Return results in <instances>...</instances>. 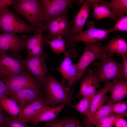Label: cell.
Masks as SVG:
<instances>
[{"mask_svg":"<svg viewBox=\"0 0 127 127\" xmlns=\"http://www.w3.org/2000/svg\"><path fill=\"white\" fill-rule=\"evenodd\" d=\"M65 81L63 79L60 82L51 75L47 76L43 87L49 107L60 104H65L70 107L71 105L73 92L68 90Z\"/></svg>","mask_w":127,"mask_h":127,"instance_id":"cell-1","label":"cell"},{"mask_svg":"<svg viewBox=\"0 0 127 127\" xmlns=\"http://www.w3.org/2000/svg\"><path fill=\"white\" fill-rule=\"evenodd\" d=\"M9 6L25 19L31 26L42 29L44 17L40 0H14Z\"/></svg>","mask_w":127,"mask_h":127,"instance_id":"cell-2","label":"cell"},{"mask_svg":"<svg viewBox=\"0 0 127 127\" xmlns=\"http://www.w3.org/2000/svg\"><path fill=\"white\" fill-rule=\"evenodd\" d=\"M100 60L92 63V70L99 84L103 82L125 78L122 63L115 61L111 56L108 55Z\"/></svg>","mask_w":127,"mask_h":127,"instance_id":"cell-3","label":"cell"},{"mask_svg":"<svg viewBox=\"0 0 127 127\" xmlns=\"http://www.w3.org/2000/svg\"><path fill=\"white\" fill-rule=\"evenodd\" d=\"M8 5L0 8V31L2 33L36 32L39 29L26 24L17 15L10 11Z\"/></svg>","mask_w":127,"mask_h":127,"instance_id":"cell-4","label":"cell"},{"mask_svg":"<svg viewBox=\"0 0 127 127\" xmlns=\"http://www.w3.org/2000/svg\"><path fill=\"white\" fill-rule=\"evenodd\" d=\"M42 23L44 24L45 31L48 34L44 36L46 39L50 40L59 36L64 37L66 43L72 37L71 25L68 18L67 13H66L50 18H44Z\"/></svg>","mask_w":127,"mask_h":127,"instance_id":"cell-5","label":"cell"},{"mask_svg":"<svg viewBox=\"0 0 127 127\" xmlns=\"http://www.w3.org/2000/svg\"><path fill=\"white\" fill-rule=\"evenodd\" d=\"M84 43V51L78 62L76 63L77 70L76 82L81 77L91 64L96 59L101 60L107 55V51L104 46L97 41Z\"/></svg>","mask_w":127,"mask_h":127,"instance_id":"cell-6","label":"cell"},{"mask_svg":"<svg viewBox=\"0 0 127 127\" xmlns=\"http://www.w3.org/2000/svg\"><path fill=\"white\" fill-rule=\"evenodd\" d=\"M1 79L6 85L8 94L24 89L43 90L44 88L29 71L10 77Z\"/></svg>","mask_w":127,"mask_h":127,"instance_id":"cell-7","label":"cell"},{"mask_svg":"<svg viewBox=\"0 0 127 127\" xmlns=\"http://www.w3.org/2000/svg\"><path fill=\"white\" fill-rule=\"evenodd\" d=\"M87 25L88 28L87 30L71 37L66 43L67 48H74L75 43L79 42L89 43L107 39L108 34L111 32L110 28L101 29L95 28L94 22L92 21L88 22Z\"/></svg>","mask_w":127,"mask_h":127,"instance_id":"cell-8","label":"cell"},{"mask_svg":"<svg viewBox=\"0 0 127 127\" xmlns=\"http://www.w3.org/2000/svg\"><path fill=\"white\" fill-rule=\"evenodd\" d=\"M63 53L64 58L56 70L60 73L63 79L67 81V89L69 91L71 86L76 82L75 79L77 73L76 64L72 63L71 58L76 57L78 52L74 48H67Z\"/></svg>","mask_w":127,"mask_h":127,"instance_id":"cell-9","label":"cell"},{"mask_svg":"<svg viewBox=\"0 0 127 127\" xmlns=\"http://www.w3.org/2000/svg\"><path fill=\"white\" fill-rule=\"evenodd\" d=\"M22 60L13 58L4 51H0V77L9 78L27 71Z\"/></svg>","mask_w":127,"mask_h":127,"instance_id":"cell-10","label":"cell"},{"mask_svg":"<svg viewBox=\"0 0 127 127\" xmlns=\"http://www.w3.org/2000/svg\"><path fill=\"white\" fill-rule=\"evenodd\" d=\"M27 39L25 37L21 39L15 33H1L0 34V51H11V57L21 60L19 54L26 47Z\"/></svg>","mask_w":127,"mask_h":127,"instance_id":"cell-11","label":"cell"},{"mask_svg":"<svg viewBox=\"0 0 127 127\" xmlns=\"http://www.w3.org/2000/svg\"><path fill=\"white\" fill-rule=\"evenodd\" d=\"M47 56H37L22 60L25 67L43 86L48 69L45 62Z\"/></svg>","mask_w":127,"mask_h":127,"instance_id":"cell-12","label":"cell"},{"mask_svg":"<svg viewBox=\"0 0 127 127\" xmlns=\"http://www.w3.org/2000/svg\"><path fill=\"white\" fill-rule=\"evenodd\" d=\"M43 6L44 17L50 18L67 13L73 4L79 1L75 0H40Z\"/></svg>","mask_w":127,"mask_h":127,"instance_id":"cell-13","label":"cell"},{"mask_svg":"<svg viewBox=\"0 0 127 127\" xmlns=\"http://www.w3.org/2000/svg\"><path fill=\"white\" fill-rule=\"evenodd\" d=\"M49 107L46 97H42L22 108L18 117L25 123L31 122L41 111Z\"/></svg>","mask_w":127,"mask_h":127,"instance_id":"cell-14","label":"cell"},{"mask_svg":"<svg viewBox=\"0 0 127 127\" xmlns=\"http://www.w3.org/2000/svg\"><path fill=\"white\" fill-rule=\"evenodd\" d=\"M43 91L42 90L26 88L9 93L8 95L17 102L21 109L26 105L43 97Z\"/></svg>","mask_w":127,"mask_h":127,"instance_id":"cell-15","label":"cell"},{"mask_svg":"<svg viewBox=\"0 0 127 127\" xmlns=\"http://www.w3.org/2000/svg\"><path fill=\"white\" fill-rule=\"evenodd\" d=\"M111 81H107L103 87L93 96L91 100L88 115L83 119L82 124L88 121L98 109L106 102L108 97L106 95L109 92Z\"/></svg>","mask_w":127,"mask_h":127,"instance_id":"cell-16","label":"cell"},{"mask_svg":"<svg viewBox=\"0 0 127 127\" xmlns=\"http://www.w3.org/2000/svg\"><path fill=\"white\" fill-rule=\"evenodd\" d=\"M99 85L95 74L92 70H91L82 80L79 91L74 98H78L81 99L85 96L96 93L98 92L96 89Z\"/></svg>","mask_w":127,"mask_h":127,"instance_id":"cell-17","label":"cell"},{"mask_svg":"<svg viewBox=\"0 0 127 127\" xmlns=\"http://www.w3.org/2000/svg\"><path fill=\"white\" fill-rule=\"evenodd\" d=\"M110 94L107 102H115L127 97V79L124 78L111 81Z\"/></svg>","mask_w":127,"mask_h":127,"instance_id":"cell-18","label":"cell"},{"mask_svg":"<svg viewBox=\"0 0 127 127\" xmlns=\"http://www.w3.org/2000/svg\"><path fill=\"white\" fill-rule=\"evenodd\" d=\"M87 1L90 7L93 8L92 15L96 21L106 18L116 20L115 16L106 5L105 1L100 0H87Z\"/></svg>","mask_w":127,"mask_h":127,"instance_id":"cell-19","label":"cell"},{"mask_svg":"<svg viewBox=\"0 0 127 127\" xmlns=\"http://www.w3.org/2000/svg\"><path fill=\"white\" fill-rule=\"evenodd\" d=\"M90 14L89 5L87 0H84L76 16L71 22L74 24L71 29L72 36L83 31V26Z\"/></svg>","mask_w":127,"mask_h":127,"instance_id":"cell-20","label":"cell"},{"mask_svg":"<svg viewBox=\"0 0 127 127\" xmlns=\"http://www.w3.org/2000/svg\"><path fill=\"white\" fill-rule=\"evenodd\" d=\"M65 104L53 107H48L45 108L31 121L33 125L40 122L49 121L55 119L65 107Z\"/></svg>","mask_w":127,"mask_h":127,"instance_id":"cell-21","label":"cell"},{"mask_svg":"<svg viewBox=\"0 0 127 127\" xmlns=\"http://www.w3.org/2000/svg\"><path fill=\"white\" fill-rule=\"evenodd\" d=\"M107 55L112 56L115 53L121 56L127 53V43L125 38H121L117 36L110 40L104 46Z\"/></svg>","mask_w":127,"mask_h":127,"instance_id":"cell-22","label":"cell"},{"mask_svg":"<svg viewBox=\"0 0 127 127\" xmlns=\"http://www.w3.org/2000/svg\"><path fill=\"white\" fill-rule=\"evenodd\" d=\"M0 107L3 110L13 117H17L21 110L19 105L14 99L6 95L0 99Z\"/></svg>","mask_w":127,"mask_h":127,"instance_id":"cell-23","label":"cell"},{"mask_svg":"<svg viewBox=\"0 0 127 127\" xmlns=\"http://www.w3.org/2000/svg\"><path fill=\"white\" fill-rule=\"evenodd\" d=\"M105 4L115 16L116 20L127 14V0H112L105 1Z\"/></svg>","mask_w":127,"mask_h":127,"instance_id":"cell-24","label":"cell"},{"mask_svg":"<svg viewBox=\"0 0 127 127\" xmlns=\"http://www.w3.org/2000/svg\"><path fill=\"white\" fill-rule=\"evenodd\" d=\"M112 102L108 101L106 104L102 106L90 120L82 124V125L84 127H93L97 122L111 113V107Z\"/></svg>","mask_w":127,"mask_h":127,"instance_id":"cell-25","label":"cell"},{"mask_svg":"<svg viewBox=\"0 0 127 127\" xmlns=\"http://www.w3.org/2000/svg\"><path fill=\"white\" fill-rule=\"evenodd\" d=\"M96 94L82 98L77 103L74 105L71 104L70 107L74 109L81 114L87 116L88 114L91 100Z\"/></svg>","mask_w":127,"mask_h":127,"instance_id":"cell-26","label":"cell"},{"mask_svg":"<svg viewBox=\"0 0 127 127\" xmlns=\"http://www.w3.org/2000/svg\"><path fill=\"white\" fill-rule=\"evenodd\" d=\"M44 38L47 44L50 45L52 51L55 53L59 54L63 53L67 49L65 40L60 36H59L56 38L50 40Z\"/></svg>","mask_w":127,"mask_h":127,"instance_id":"cell-27","label":"cell"},{"mask_svg":"<svg viewBox=\"0 0 127 127\" xmlns=\"http://www.w3.org/2000/svg\"><path fill=\"white\" fill-rule=\"evenodd\" d=\"M126 115H118L111 113L102 119L95 124L96 127H113L116 119L118 118L126 117Z\"/></svg>","mask_w":127,"mask_h":127,"instance_id":"cell-28","label":"cell"},{"mask_svg":"<svg viewBox=\"0 0 127 127\" xmlns=\"http://www.w3.org/2000/svg\"><path fill=\"white\" fill-rule=\"evenodd\" d=\"M43 32L42 30L39 29L33 35L27 39L26 45L28 52L27 56L30 54L33 49L44 38Z\"/></svg>","mask_w":127,"mask_h":127,"instance_id":"cell-29","label":"cell"},{"mask_svg":"<svg viewBox=\"0 0 127 127\" xmlns=\"http://www.w3.org/2000/svg\"><path fill=\"white\" fill-rule=\"evenodd\" d=\"M111 112L118 115H127V102L119 101L113 102L111 107Z\"/></svg>","mask_w":127,"mask_h":127,"instance_id":"cell-30","label":"cell"},{"mask_svg":"<svg viewBox=\"0 0 127 127\" xmlns=\"http://www.w3.org/2000/svg\"><path fill=\"white\" fill-rule=\"evenodd\" d=\"M2 127H32L20 119L18 117L11 116H6L4 123Z\"/></svg>","mask_w":127,"mask_h":127,"instance_id":"cell-31","label":"cell"},{"mask_svg":"<svg viewBox=\"0 0 127 127\" xmlns=\"http://www.w3.org/2000/svg\"><path fill=\"white\" fill-rule=\"evenodd\" d=\"M44 44H47L44 37L33 49L30 54L27 56L26 58H30L37 56H47L46 54L44 52Z\"/></svg>","mask_w":127,"mask_h":127,"instance_id":"cell-32","label":"cell"},{"mask_svg":"<svg viewBox=\"0 0 127 127\" xmlns=\"http://www.w3.org/2000/svg\"><path fill=\"white\" fill-rule=\"evenodd\" d=\"M116 21L114 25L110 28L111 32L117 31H127V15L120 18Z\"/></svg>","mask_w":127,"mask_h":127,"instance_id":"cell-33","label":"cell"},{"mask_svg":"<svg viewBox=\"0 0 127 127\" xmlns=\"http://www.w3.org/2000/svg\"><path fill=\"white\" fill-rule=\"evenodd\" d=\"M67 116L46 122L42 127H64Z\"/></svg>","mask_w":127,"mask_h":127,"instance_id":"cell-34","label":"cell"},{"mask_svg":"<svg viewBox=\"0 0 127 127\" xmlns=\"http://www.w3.org/2000/svg\"><path fill=\"white\" fill-rule=\"evenodd\" d=\"M64 127H83L79 120L75 116L71 115L67 116Z\"/></svg>","mask_w":127,"mask_h":127,"instance_id":"cell-35","label":"cell"},{"mask_svg":"<svg viewBox=\"0 0 127 127\" xmlns=\"http://www.w3.org/2000/svg\"><path fill=\"white\" fill-rule=\"evenodd\" d=\"M8 93L6 85L0 77V99L4 96L8 95Z\"/></svg>","mask_w":127,"mask_h":127,"instance_id":"cell-36","label":"cell"},{"mask_svg":"<svg viewBox=\"0 0 127 127\" xmlns=\"http://www.w3.org/2000/svg\"><path fill=\"white\" fill-rule=\"evenodd\" d=\"M124 118L120 117L115 121L114 126L115 127H127V122Z\"/></svg>","mask_w":127,"mask_h":127,"instance_id":"cell-37","label":"cell"},{"mask_svg":"<svg viewBox=\"0 0 127 127\" xmlns=\"http://www.w3.org/2000/svg\"><path fill=\"white\" fill-rule=\"evenodd\" d=\"M122 58V63L125 78L127 79V53L121 56Z\"/></svg>","mask_w":127,"mask_h":127,"instance_id":"cell-38","label":"cell"},{"mask_svg":"<svg viewBox=\"0 0 127 127\" xmlns=\"http://www.w3.org/2000/svg\"><path fill=\"white\" fill-rule=\"evenodd\" d=\"M3 111L0 107V127H2L3 125L6 117L4 115Z\"/></svg>","mask_w":127,"mask_h":127,"instance_id":"cell-39","label":"cell"},{"mask_svg":"<svg viewBox=\"0 0 127 127\" xmlns=\"http://www.w3.org/2000/svg\"><path fill=\"white\" fill-rule=\"evenodd\" d=\"M13 1L14 0H0V8L6 5L9 6Z\"/></svg>","mask_w":127,"mask_h":127,"instance_id":"cell-40","label":"cell"}]
</instances>
